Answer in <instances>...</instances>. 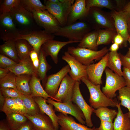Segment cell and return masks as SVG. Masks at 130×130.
<instances>
[{
	"label": "cell",
	"instance_id": "7dc6e473",
	"mask_svg": "<svg viewBox=\"0 0 130 130\" xmlns=\"http://www.w3.org/2000/svg\"><path fill=\"white\" fill-rule=\"evenodd\" d=\"M122 65L130 70V58L127 57L121 53H119Z\"/></svg>",
	"mask_w": 130,
	"mask_h": 130
},
{
	"label": "cell",
	"instance_id": "ee69618b",
	"mask_svg": "<svg viewBox=\"0 0 130 130\" xmlns=\"http://www.w3.org/2000/svg\"><path fill=\"white\" fill-rule=\"evenodd\" d=\"M98 130H113V124L112 122L100 121Z\"/></svg>",
	"mask_w": 130,
	"mask_h": 130
},
{
	"label": "cell",
	"instance_id": "4fadbf2b",
	"mask_svg": "<svg viewBox=\"0 0 130 130\" xmlns=\"http://www.w3.org/2000/svg\"><path fill=\"white\" fill-rule=\"evenodd\" d=\"M62 58L69 65L70 70L69 74L74 80L80 82L82 78L87 77L86 72L87 65L80 63L67 51L65 52Z\"/></svg>",
	"mask_w": 130,
	"mask_h": 130
},
{
	"label": "cell",
	"instance_id": "9f6ffc18",
	"mask_svg": "<svg viewBox=\"0 0 130 130\" xmlns=\"http://www.w3.org/2000/svg\"><path fill=\"white\" fill-rule=\"evenodd\" d=\"M128 41L129 42V43L130 45V36L129 37L128 40ZM125 56L127 57H130V47L129 48V50L127 52L126 54L125 55Z\"/></svg>",
	"mask_w": 130,
	"mask_h": 130
},
{
	"label": "cell",
	"instance_id": "db71d44e",
	"mask_svg": "<svg viewBox=\"0 0 130 130\" xmlns=\"http://www.w3.org/2000/svg\"><path fill=\"white\" fill-rule=\"evenodd\" d=\"M6 98L3 95L1 91L0 90V107L1 110L4 104Z\"/></svg>",
	"mask_w": 130,
	"mask_h": 130
},
{
	"label": "cell",
	"instance_id": "f546056e",
	"mask_svg": "<svg viewBox=\"0 0 130 130\" xmlns=\"http://www.w3.org/2000/svg\"><path fill=\"white\" fill-rule=\"evenodd\" d=\"M8 124L11 130H14L27 121V118L24 115L16 112L6 114Z\"/></svg>",
	"mask_w": 130,
	"mask_h": 130
},
{
	"label": "cell",
	"instance_id": "d4e9b609",
	"mask_svg": "<svg viewBox=\"0 0 130 130\" xmlns=\"http://www.w3.org/2000/svg\"><path fill=\"white\" fill-rule=\"evenodd\" d=\"M122 65L119 53L117 51L110 52L109 53L107 67L115 73L121 76H123Z\"/></svg>",
	"mask_w": 130,
	"mask_h": 130
},
{
	"label": "cell",
	"instance_id": "3957f363",
	"mask_svg": "<svg viewBox=\"0 0 130 130\" xmlns=\"http://www.w3.org/2000/svg\"><path fill=\"white\" fill-rule=\"evenodd\" d=\"M109 49L106 47L98 51L77 46H69L67 52L82 64L88 65L94 60H98L107 54Z\"/></svg>",
	"mask_w": 130,
	"mask_h": 130
},
{
	"label": "cell",
	"instance_id": "30bf717a",
	"mask_svg": "<svg viewBox=\"0 0 130 130\" xmlns=\"http://www.w3.org/2000/svg\"><path fill=\"white\" fill-rule=\"evenodd\" d=\"M80 82L76 81L72 100L78 106L82 112L87 126L91 127L93 126L91 116L95 109L89 105L84 99L80 89Z\"/></svg>",
	"mask_w": 130,
	"mask_h": 130
},
{
	"label": "cell",
	"instance_id": "d590c367",
	"mask_svg": "<svg viewBox=\"0 0 130 130\" xmlns=\"http://www.w3.org/2000/svg\"><path fill=\"white\" fill-rule=\"evenodd\" d=\"M118 98L120 105L127 108L130 113V88L125 86L119 90Z\"/></svg>",
	"mask_w": 130,
	"mask_h": 130
},
{
	"label": "cell",
	"instance_id": "83f0119b",
	"mask_svg": "<svg viewBox=\"0 0 130 130\" xmlns=\"http://www.w3.org/2000/svg\"><path fill=\"white\" fill-rule=\"evenodd\" d=\"M32 76L26 74L17 76L16 79L17 88L22 94L31 96V92L30 82Z\"/></svg>",
	"mask_w": 130,
	"mask_h": 130
},
{
	"label": "cell",
	"instance_id": "7a4b0ae2",
	"mask_svg": "<svg viewBox=\"0 0 130 130\" xmlns=\"http://www.w3.org/2000/svg\"><path fill=\"white\" fill-rule=\"evenodd\" d=\"M82 81L87 87L90 94L89 101L90 106L95 109L110 106L116 107L118 103L116 98L111 99L107 96L102 92L100 85H96L91 82L87 77L82 78Z\"/></svg>",
	"mask_w": 130,
	"mask_h": 130
},
{
	"label": "cell",
	"instance_id": "6125c7cd",
	"mask_svg": "<svg viewBox=\"0 0 130 130\" xmlns=\"http://www.w3.org/2000/svg\"><path fill=\"white\" fill-rule=\"evenodd\" d=\"M32 130H35L33 128V129H32Z\"/></svg>",
	"mask_w": 130,
	"mask_h": 130
},
{
	"label": "cell",
	"instance_id": "8992f818",
	"mask_svg": "<svg viewBox=\"0 0 130 130\" xmlns=\"http://www.w3.org/2000/svg\"><path fill=\"white\" fill-rule=\"evenodd\" d=\"M75 1L69 0L67 2L56 4L47 0L45 6L46 10L56 18L62 27L67 25L71 7Z\"/></svg>",
	"mask_w": 130,
	"mask_h": 130
},
{
	"label": "cell",
	"instance_id": "603a6c76",
	"mask_svg": "<svg viewBox=\"0 0 130 130\" xmlns=\"http://www.w3.org/2000/svg\"><path fill=\"white\" fill-rule=\"evenodd\" d=\"M117 107V114L113 123V130H130V113H124L119 102Z\"/></svg>",
	"mask_w": 130,
	"mask_h": 130
},
{
	"label": "cell",
	"instance_id": "9c48e42d",
	"mask_svg": "<svg viewBox=\"0 0 130 130\" xmlns=\"http://www.w3.org/2000/svg\"><path fill=\"white\" fill-rule=\"evenodd\" d=\"M32 13L36 23L49 33L54 34L61 27L56 18L47 10L35 12Z\"/></svg>",
	"mask_w": 130,
	"mask_h": 130
},
{
	"label": "cell",
	"instance_id": "f5cc1de1",
	"mask_svg": "<svg viewBox=\"0 0 130 130\" xmlns=\"http://www.w3.org/2000/svg\"><path fill=\"white\" fill-rule=\"evenodd\" d=\"M119 46L117 44L113 43L111 45L109 50L110 52L117 51L119 48Z\"/></svg>",
	"mask_w": 130,
	"mask_h": 130
},
{
	"label": "cell",
	"instance_id": "e0dca14e",
	"mask_svg": "<svg viewBox=\"0 0 130 130\" xmlns=\"http://www.w3.org/2000/svg\"><path fill=\"white\" fill-rule=\"evenodd\" d=\"M31 122L35 130H55L50 118L44 113L40 112L34 115H24Z\"/></svg>",
	"mask_w": 130,
	"mask_h": 130
},
{
	"label": "cell",
	"instance_id": "816d5d0a",
	"mask_svg": "<svg viewBox=\"0 0 130 130\" xmlns=\"http://www.w3.org/2000/svg\"><path fill=\"white\" fill-rule=\"evenodd\" d=\"M0 130H11L8 124L3 121L0 122Z\"/></svg>",
	"mask_w": 130,
	"mask_h": 130
},
{
	"label": "cell",
	"instance_id": "74e56055",
	"mask_svg": "<svg viewBox=\"0 0 130 130\" xmlns=\"http://www.w3.org/2000/svg\"><path fill=\"white\" fill-rule=\"evenodd\" d=\"M16 77L17 76L13 73L9 72L4 77L0 79V88L17 89L16 85Z\"/></svg>",
	"mask_w": 130,
	"mask_h": 130
},
{
	"label": "cell",
	"instance_id": "11a10c76",
	"mask_svg": "<svg viewBox=\"0 0 130 130\" xmlns=\"http://www.w3.org/2000/svg\"><path fill=\"white\" fill-rule=\"evenodd\" d=\"M122 10L129 13L130 14V1L123 7Z\"/></svg>",
	"mask_w": 130,
	"mask_h": 130
},
{
	"label": "cell",
	"instance_id": "cb8c5ba5",
	"mask_svg": "<svg viewBox=\"0 0 130 130\" xmlns=\"http://www.w3.org/2000/svg\"><path fill=\"white\" fill-rule=\"evenodd\" d=\"M41 79L38 77L32 75L30 82V85L31 92V96L32 97H41L47 99L52 98L46 92L42 86Z\"/></svg>",
	"mask_w": 130,
	"mask_h": 130
},
{
	"label": "cell",
	"instance_id": "5b68a950",
	"mask_svg": "<svg viewBox=\"0 0 130 130\" xmlns=\"http://www.w3.org/2000/svg\"><path fill=\"white\" fill-rule=\"evenodd\" d=\"M105 72L106 80L102 92L107 97L113 99L116 96V91L126 86V82L123 76L118 75L109 68H106Z\"/></svg>",
	"mask_w": 130,
	"mask_h": 130
},
{
	"label": "cell",
	"instance_id": "8fae6325",
	"mask_svg": "<svg viewBox=\"0 0 130 130\" xmlns=\"http://www.w3.org/2000/svg\"><path fill=\"white\" fill-rule=\"evenodd\" d=\"M70 70V67L68 64L56 73L47 77L44 86V90L53 100H54V97L57 92L62 80Z\"/></svg>",
	"mask_w": 130,
	"mask_h": 130
},
{
	"label": "cell",
	"instance_id": "f6af8a7d",
	"mask_svg": "<svg viewBox=\"0 0 130 130\" xmlns=\"http://www.w3.org/2000/svg\"><path fill=\"white\" fill-rule=\"evenodd\" d=\"M14 99L19 106L20 113L23 115L26 114V110L21 98H18Z\"/></svg>",
	"mask_w": 130,
	"mask_h": 130
},
{
	"label": "cell",
	"instance_id": "680465c9",
	"mask_svg": "<svg viewBox=\"0 0 130 130\" xmlns=\"http://www.w3.org/2000/svg\"><path fill=\"white\" fill-rule=\"evenodd\" d=\"M128 33H129V36H130V21L129 22V23L128 24Z\"/></svg>",
	"mask_w": 130,
	"mask_h": 130
},
{
	"label": "cell",
	"instance_id": "4316f807",
	"mask_svg": "<svg viewBox=\"0 0 130 130\" xmlns=\"http://www.w3.org/2000/svg\"><path fill=\"white\" fill-rule=\"evenodd\" d=\"M46 56L41 48L39 54V65L37 71L38 76L41 80L43 85L44 87L47 77V72L51 68L46 59Z\"/></svg>",
	"mask_w": 130,
	"mask_h": 130
},
{
	"label": "cell",
	"instance_id": "8d00e7d4",
	"mask_svg": "<svg viewBox=\"0 0 130 130\" xmlns=\"http://www.w3.org/2000/svg\"><path fill=\"white\" fill-rule=\"evenodd\" d=\"M86 7L88 9L93 7H105L113 10L114 6L111 1L109 0H85Z\"/></svg>",
	"mask_w": 130,
	"mask_h": 130
},
{
	"label": "cell",
	"instance_id": "44dd1931",
	"mask_svg": "<svg viewBox=\"0 0 130 130\" xmlns=\"http://www.w3.org/2000/svg\"><path fill=\"white\" fill-rule=\"evenodd\" d=\"M8 69L17 76L26 74L38 76L30 57L20 60L16 65Z\"/></svg>",
	"mask_w": 130,
	"mask_h": 130
},
{
	"label": "cell",
	"instance_id": "b9f144b4",
	"mask_svg": "<svg viewBox=\"0 0 130 130\" xmlns=\"http://www.w3.org/2000/svg\"><path fill=\"white\" fill-rule=\"evenodd\" d=\"M0 90L5 98L14 99L21 98L22 95L17 89L12 88H0Z\"/></svg>",
	"mask_w": 130,
	"mask_h": 130
},
{
	"label": "cell",
	"instance_id": "ab89813d",
	"mask_svg": "<svg viewBox=\"0 0 130 130\" xmlns=\"http://www.w3.org/2000/svg\"><path fill=\"white\" fill-rule=\"evenodd\" d=\"M0 110L6 114L12 112L21 114L19 106L14 99L6 98L4 105Z\"/></svg>",
	"mask_w": 130,
	"mask_h": 130
},
{
	"label": "cell",
	"instance_id": "681fc988",
	"mask_svg": "<svg viewBox=\"0 0 130 130\" xmlns=\"http://www.w3.org/2000/svg\"><path fill=\"white\" fill-rule=\"evenodd\" d=\"M113 43H115L119 46L124 44V39L123 37L120 34H117L114 36L112 41Z\"/></svg>",
	"mask_w": 130,
	"mask_h": 130
},
{
	"label": "cell",
	"instance_id": "836d02e7",
	"mask_svg": "<svg viewBox=\"0 0 130 130\" xmlns=\"http://www.w3.org/2000/svg\"><path fill=\"white\" fill-rule=\"evenodd\" d=\"M117 34L116 31L110 29H104L98 30L97 41V46L109 44L112 41Z\"/></svg>",
	"mask_w": 130,
	"mask_h": 130
},
{
	"label": "cell",
	"instance_id": "5bb4252c",
	"mask_svg": "<svg viewBox=\"0 0 130 130\" xmlns=\"http://www.w3.org/2000/svg\"><path fill=\"white\" fill-rule=\"evenodd\" d=\"M75 81L67 74L62 80L54 100L61 103L72 101Z\"/></svg>",
	"mask_w": 130,
	"mask_h": 130
},
{
	"label": "cell",
	"instance_id": "ac0fdd59",
	"mask_svg": "<svg viewBox=\"0 0 130 130\" xmlns=\"http://www.w3.org/2000/svg\"><path fill=\"white\" fill-rule=\"evenodd\" d=\"M38 104L41 112L44 113L50 119L55 130L59 129L58 118L53 109V106L51 104L47 103V99L41 97H33Z\"/></svg>",
	"mask_w": 130,
	"mask_h": 130
},
{
	"label": "cell",
	"instance_id": "d6a6232c",
	"mask_svg": "<svg viewBox=\"0 0 130 130\" xmlns=\"http://www.w3.org/2000/svg\"><path fill=\"white\" fill-rule=\"evenodd\" d=\"M21 98L26 109V114L33 115L40 112L39 107L33 97L22 94Z\"/></svg>",
	"mask_w": 130,
	"mask_h": 130
},
{
	"label": "cell",
	"instance_id": "c3c4849f",
	"mask_svg": "<svg viewBox=\"0 0 130 130\" xmlns=\"http://www.w3.org/2000/svg\"><path fill=\"white\" fill-rule=\"evenodd\" d=\"M33 128L32 124L29 120L14 130H32Z\"/></svg>",
	"mask_w": 130,
	"mask_h": 130
},
{
	"label": "cell",
	"instance_id": "52a82bcc",
	"mask_svg": "<svg viewBox=\"0 0 130 130\" xmlns=\"http://www.w3.org/2000/svg\"><path fill=\"white\" fill-rule=\"evenodd\" d=\"M47 102L52 104L54 107V110L65 115L68 114L74 117L82 124H85L84 115L80 109L72 101L61 103L56 101L51 98L47 99Z\"/></svg>",
	"mask_w": 130,
	"mask_h": 130
},
{
	"label": "cell",
	"instance_id": "7c38bea8",
	"mask_svg": "<svg viewBox=\"0 0 130 130\" xmlns=\"http://www.w3.org/2000/svg\"><path fill=\"white\" fill-rule=\"evenodd\" d=\"M109 56V53H108L98 62L87 66V78L94 84L100 85L102 84V77L104 71L107 67Z\"/></svg>",
	"mask_w": 130,
	"mask_h": 130
},
{
	"label": "cell",
	"instance_id": "277c9868",
	"mask_svg": "<svg viewBox=\"0 0 130 130\" xmlns=\"http://www.w3.org/2000/svg\"><path fill=\"white\" fill-rule=\"evenodd\" d=\"M89 30L85 22H79L61 27L54 34L66 38L69 41L79 42Z\"/></svg>",
	"mask_w": 130,
	"mask_h": 130
},
{
	"label": "cell",
	"instance_id": "484cf974",
	"mask_svg": "<svg viewBox=\"0 0 130 130\" xmlns=\"http://www.w3.org/2000/svg\"><path fill=\"white\" fill-rule=\"evenodd\" d=\"M98 34V31L95 30L88 32L84 36L78 46L97 51Z\"/></svg>",
	"mask_w": 130,
	"mask_h": 130
},
{
	"label": "cell",
	"instance_id": "94428289",
	"mask_svg": "<svg viewBox=\"0 0 130 130\" xmlns=\"http://www.w3.org/2000/svg\"><path fill=\"white\" fill-rule=\"evenodd\" d=\"M61 130V129H58V130Z\"/></svg>",
	"mask_w": 130,
	"mask_h": 130
},
{
	"label": "cell",
	"instance_id": "9a60e30c",
	"mask_svg": "<svg viewBox=\"0 0 130 130\" xmlns=\"http://www.w3.org/2000/svg\"><path fill=\"white\" fill-rule=\"evenodd\" d=\"M76 43L78 42L69 40L62 41L53 39L45 43L42 46L41 48L46 56H50L54 63L57 64L58 61V54L60 50L67 44Z\"/></svg>",
	"mask_w": 130,
	"mask_h": 130
},
{
	"label": "cell",
	"instance_id": "f1b7e54d",
	"mask_svg": "<svg viewBox=\"0 0 130 130\" xmlns=\"http://www.w3.org/2000/svg\"><path fill=\"white\" fill-rule=\"evenodd\" d=\"M1 53L12 59L17 63L20 61L17 54L15 41L9 40L5 42L0 46Z\"/></svg>",
	"mask_w": 130,
	"mask_h": 130
},
{
	"label": "cell",
	"instance_id": "f907efd6",
	"mask_svg": "<svg viewBox=\"0 0 130 130\" xmlns=\"http://www.w3.org/2000/svg\"><path fill=\"white\" fill-rule=\"evenodd\" d=\"M10 72L8 69L0 68V79L4 77Z\"/></svg>",
	"mask_w": 130,
	"mask_h": 130
},
{
	"label": "cell",
	"instance_id": "7bdbcfd3",
	"mask_svg": "<svg viewBox=\"0 0 130 130\" xmlns=\"http://www.w3.org/2000/svg\"><path fill=\"white\" fill-rule=\"evenodd\" d=\"M17 63L9 58L4 55L0 54V68L9 69L14 66Z\"/></svg>",
	"mask_w": 130,
	"mask_h": 130
},
{
	"label": "cell",
	"instance_id": "60d3db41",
	"mask_svg": "<svg viewBox=\"0 0 130 130\" xmlns=\"http://www.w3.org/2000/svg\"><path fill=\"white\" fill-rule=\"evenodd\" d=\"M21 3L20 0H5L1 5L0 14L10 12L16 7Z\"/></svg>",
	"mask_w": 130,
	"mask_h": 130
},
{
	"label": "cell",
	"instance_id": "1f68e13d",
	"mask_svg": "<svg viewBox=\"0 0 130 130\" xmlns=\"http://www.w3.org/2000/svg\"><path fill=\"white\" fill-rule=\"evenodd\" d=\"M94 113L100 121L113 122L117 114L116 110L110 109L107 107H103L95 109Z\"/></svg>",
	"mask_w": 130,
	"mask_h": 130
},
{
	"label": "cell",
	"instance_id": "2e32d148",
	"mask_svg": "<svg viewBox=\"0 0 130 130\" xmlns=\"http://www.w3.org/2000/svg\"><path fill=\"white\" fill-rule=\"evenodd\" d=\"M90 9L86 7L85 0H75L71 6L67 25L74 24L86 16Z\"/></svg>",
	"mask_w": 130,
	"mask_h": 130
},
{
	"label": "cell",
	"instance_id": "d6986e66",
	"mask_svg": "<svg viewBox=\"0 0 130 130\" xmlns=\"http://www.w3.org/2000/svg\"><path fill=\"white\" fill-rule=\"evenodd\" d=\"M90 11L94 20L100 26L105 29L116 31L114 21L111 16H109L98 8L91 7Z\"/></svg>",
	"mask_w": 130,
	"mask_h": 130
},
{
	"label": "cell",
	"instance_id": "e575fe53",
	"mask_svg": "<svg viewBox=\"0 0 130 130\" xmlns=\"http://www.w3.org/2000/svg\"><path fill=\"white\" fill-rule=\"evenodd\" d=\"M21 3L27 10L32 13L35 12L46 10L45 5L39 0H21Z\"/></svg>",
	"mask_w": 130,
	"mask_h": 130
},
{
	"label": "cell",
	"instance_id": "ffe728a7",
	"mask_svg": "<svg viewBox=\"0 0 130 130\" xmlns=\"http://www.w3.org/2000/svg\"><path fill=\"white\" fill-rule=\"evenodd\" d=\"M58 123L61 130H94L95 127L88 128L81 123L76 122L71 116L65 115L61 113L58 115Z\"/></svg>",
	"mask_w": 130,
	"mask_h": 130
},
{
	"label": "cell",
	"instance_id": "ba28073f",
	"mask_svg": "<svg viewBox=\"0 0 130 130\" xmlns=\"http://www.w3.org/2000/svg\"><path fill=\"white\" fill-rule=\"evenodd\" d=\"M114 22L116 31L120 34L124 39V46H127V41L130 37L128 26L130 21V14L122 10L112 11L110 14Z\"/></svg>",
	"mask_w": 130,
	"mask_h": 130
},
{
	"label": "cell",
	"instance_id": "6da1fadb",
	"mask_svg": "<svg viewBox=\"0 0 130 130\" xmlns=\"http://www.w3.org/2000/svg\"><path fill=\"white\" fill-rule=\"evenodd\" d=\"M54 36L45 30L24 32L14 31L6 32L1 36V38L6 42L15 41L19 39L25 40L32 46L39 54L41 46L48 40L53 39Z\"/></svg>",
	"mask_w": 130,
	"mask_h": 130
},
{
	"label": "cell",
	"instance_id": "91938a15",
	"mask_svg": "<svg viewBox=\"0 0 130 130\" xmlns=\"http://www.w3.org/2000/svg\"><path fill=\"white\" fill-rule=\"evenodd\" d=\"M94 130H98L97 128H95Z\"/></svg>",
	"mask_w": 130,
	"mask_h": 130
},
{
	"label": "cell",
	"instance_id": "bcb514c9",
	"mask_svg": "<svg viewBox=\"0 0 130 130\" xmlns=\"http://www.w3.org/2000/svg\"><path fill=\"white\" fill-rule=\"evenodd\" d=\"M123 77L126 82V86L130 88V70L123 67Z\"/></svg>",
	"mask_w": 130,
	"mask_h": 130
},
{
	"label": "cell",
	"instance_id": "4dcf8cb0",
	"mask_svg": "<svg viewBox=\"0 0 130 130\" xmlns=\"http://www.w3.org/2000/svg\"><path fill=\"white\" fill-rule=\"evenodd\" d=\"M14 41L18 56L20 60L29 57L30 53L33 48L28 42L22 39Z\"/></svg>",
	"mask_w": 130,
	"mask_h": 130
},
{
	"label": "cell",
	"instance_id": "f35d334b",
	"mask_svg": "<svg viewBox=\"0 0 130 130\" xmlns=\"http://www.w3.org/2000/svg\"><path fill=\"white\" fill-rule=\"evenodd\" d=\"M13 19L10 12L0 14L1 24L7 29L14 31L15 29L16 26L13 22Z\"/></svg>",
	"mask_w": 130,
	"mask_h": 130
},
{
	"label": "cell",
	"instance_id": "6f0895ef",
	"mask_svg": "<svg viewBox=\"0 0 130 130\" xmlns=\"http://www.w3.org/2000/svg\"><path fill=\"white\" fill-rule=\"evenodd\" d=\"M48 0L51 3L54 4H59L61 3L59 0Z\"/></svg>",
	"mask_w": 130,
	"mask_h": 130
},
{
	"label": "cell",
	"instance_id": "7402d4cb",
	"mask_svg": "<svg viewBox=\"0 0 130 130\" xmlns=\"http://www.w3.org/2000/svg\"><path fill=\"white\" fill-rule=\"evenodd\" d=\"M13 19L19 24L28 26L33 18V13L26 10L21 3L10 12ZM34 19V18H33Z\"/></svg>",
	"mask_w": 130,
	"mask_h": 130
}]
</instances>
